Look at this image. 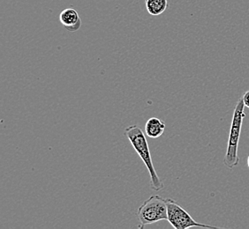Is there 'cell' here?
Segmentation results:
<instances>
[{
    "instance_id": "cell-1",
    "label": "cell",
    "mask_w": 249,
    "mask_h": 229,
    "mask_svg": "<svg viewBox=\"0 0 249 229\" xmlns=\"http://www.w3.org/2000/svg\"><path fill=\"white\" fill-rule=\"evenodd\" d=\"M124 134L149 171L152 190L156 191H161L163 188V183L160 180L154 167L149 151V143L143 131L138 125H131L125 129Z\"/></svg>"
},
{
    "instance_id": "cell-2",
    "label": "cell",
    "mask_w": 249,
    "mask_h": 229,
    "mask_svg": "<svg viewBox=\"0 0 249 229\" xmlns=\"http://www.w3.org/2000/svg\"><path fill=\"white\" fill-rule=\"evenodd\" d=\"M245 104L243 98L240 97L235 105L234 112L231 120L230 136L228 140L227 150L224 159V164L226 167L231 169L240 164V158L238 155V149L240 143L241 127L246 114L244 112Z\"/></svg>"
},
{
    "instance_id": "cell-5",
    "label": "cell",
    "mask_w": 249,
    "mask_h": 229,
    "mask_svg": "<svg viewBox=\"0 0 249 229\" xmlns=\"http://www.w3.org/2000/svg\"><path fill=\"white\" fill-rule=\"evenodd\" d=\"M59 20L65 29L69 32H75L82 26V20L76 10L67 8L63 10L59 15Z\"/></svg>"
},
{
    "instance_id": "cell-3",
    "label": "cell",
    "mask_w": 249,
    "mask_h": 229,
    "mask_svg": "<svg viewBox=\"0 0 249 229\" xmlns=\"http://www.w3.org/2000/svg\"><path fill=\"white\" fill-rule=\"evenodd\" d=\"M137 217L141 224L139 229H143L145 226L157 223L160 220H167L166 201L158 195L150 196L140 206Z\"/></svg>"
},
{
    "instance_id": "cell-4",
    "label": "cell",
    "mask_w": 249,
    "mask_h": 229,
    "mask_svg": "<svg viewBox=\"0 0 249 229\" xmlns=\"http://www.w3.org/2000/svg\"><path fill=\"white\" fill-rule=\"evenodd\" d=\"M167 220L169 223L176 229H187L189 228H202V229H218L213 226L200 224L192 218L191 215L187 213L177 202L172 198H167Z\"/></svg>"
},
{
    "instance_id": "cell-6",
    "label": "cell",
    "mask_w": 249,
    "mask_h": 229,
    "mask_svg": "<svg viewBox=\"0 0 249 229\" xmlns=\"http://www.w3.org/2000/svg\"><path fill=\"white\" fill-rule=\"evenodd\" d=\"M165 129V124L158 117L149 118L145 124V133L151 139H158L163 135Z\"/></svg>"
},
{
    "instance_id": "cell-9",
    "label": "cell",
    "mask_w": 249,
    "mask_h": 229,
    "mask_svg": "<svg viewBox=\"0 0 249 229\" xmlns=\"http://www.w3.org/2000/svg\"><path fill=\"white\" fill-rule=\"evenodd\" d=\"M248 166H249V158H248Z\"/></svg>"
},
{
    "instance_id": "cell-7",
    "label": "cell",
    "mask_w": 249,
    "mask_h": 229,
    "mask_svg": "<svg viewBox=\"0 0 249 229\" xmlns=\"http://www.w3.org/2000/svg\"><path fill=\"white\" fill-rule=\"evenodd\" d=\"M146 9L152 16L161 15L168 7V0H145Z\"/></svg>"
},
{
    "instance_id": "cell-8",
    "label": "cell",
    "mask_w": 249,
    "mask_h": 229,
    "mask_svg": "<svg viewBox=\"0 0 249 229\" xmlns=\"http://www.w3.org/2000/svg\"><path fill=\"white\" fill-rule=\"evenodd\" d=\"M242 98H243V101H244L245 107L249 109V90L245 93L243 96H242Z\"/></svg>"
}]
</instances>
